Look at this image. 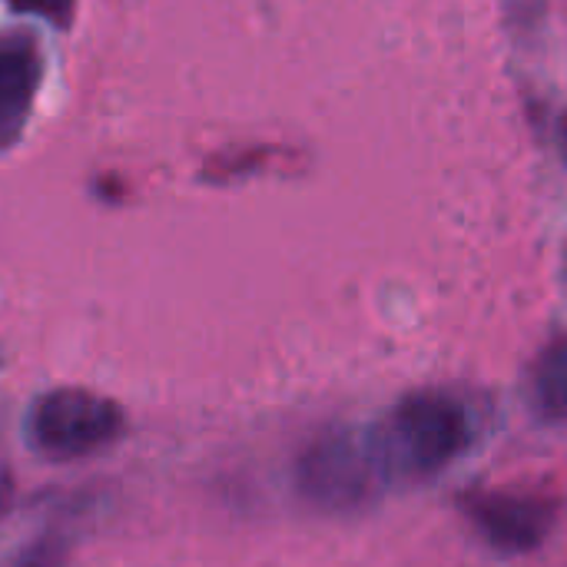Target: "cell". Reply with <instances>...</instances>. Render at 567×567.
<instances>
[{
	"mask_svg": "<svg viewBox=\"0 0 567 567\" xmlns=\"http://www.w3.org/2000/svg\"><path fill=\"white\" fill-rule=\"evenodd\" d=\"M472 435L475 425L458 395L422 389L389 412L375 445L389 482H429L468 452Z\"/></svg>",
	"mask_w": 567,
	"mask_h": 567,
	"instance_id": "cell-1",
	"label": "cell"
},
{
	"mask_svg": "<svg viewBox=\"0 0 567 567\" xmlns=\"http://www.w3.org/2000/svg\"><path fill=\"white\" fill-rule=\"evenodd\" d=\"M528 402L545 425H567V336L538 352L528 375Z\"/></svg>",
	"mask_w": 567,
	"mask_h": 567,
	"instance_id": "cell-6",
	"label": "cell"
},
{
	"mask_svg": "<svg viewBox=\"0 0 567 567\" xmlns=\"http://www.w3.org/2000/svg\"><path fill=\"white\" fill-rule=\"evenodd\" d=\"M20 13H37L43 20H53L56 27H70L73 20V0H10Z\"/></svg>",
	"mask_w": 567,
	"mask_h": 567,
	"instance_id": "cell-8",
	"label": "cell"
},
{
	"mask_svg": "<svg viewBox=\"0 0 567 567\" xmlns=\"http://www.w3.org/2000/svg\"><path fill=\"white\" fill-rule=\"evenodd\" d=\"M462 512L475 528V535L492 551L508 558L538 551L551 538L561 518L558 498L542 492H512V488L475 492L462 502Z\"/></svg>",
	"mask_w": 567,
	"mask_h": 567,
	"instance_id": "cell-4",
	"label": "cell"
},
{
	"mask_svg": "<svg viewBox=\"0 0 567 567\" xmlns=\"http://www.w3.org/2000/svg\"><path fill=\"white\" fill-rule=\"evenodd\" d=\"M10 495H13V482H10L7 468H0V518H3V512L10 505Z\"/></svg>",
	"mask_w": 567,
	"mask_h": 567,
	"instance_id": "cell-9",
	"label": "cell"
},
{
	"mask_svg": "<svg viewBox=\"0 0 567 567\" xmlns=\"http://www.w3.org/2000/svg\"><path fill=\"white\" fill-rule=\"evenodd\" d=\"M123 435V412L110 399L56 389L40 395L23 422V439L43 462H76L110 449Z\"/></svg>",
	"mask_w": 567,
	"mask_h": 567,
	"instance_id": "cell-3",
	"label": "cell"
},
{
	"mask_svg": "<svg viewBox=\"0 0 567 567\" xmlns=\"http://www.w3.org/2000/svg\"><path fill=\"white\" fill-rule=\"evenodd\" d=\"M292 482L309 508L322 515H359L379 498L389 475L375 435L329 425L302 445Z\"/></svg>",
	"mask_w": 567,
	"mask_h": 567,
	"instance_id": "cell-2",
	"label": "cell"
},
{
	"mask_svg": "<svg viewBox=\"0 0 567 567\" xmlns=\"http://www.w3.org/2000/svg\"><path fill=\"white\" fill-rule=\"evenodd\" d=\"M558 146H561V156H565L567 166V113L561 116V123H558Z\"/></svg>",
	"mask_w": 567,
	"mask_h": 567,
	"instance_id": "cell-10",
	"label": "cell"
},
{
	"mask_svg": "<svg viewBox=\"0 0 567 567\" xmlns=\"http://www.w3.org/2000/svg\"><path fill=\"white\" fill-rule=\"evenodd\" d=\"M63 555H66V542L53 532L27 542L23 548H17L0 567H63Z\"/></svg>",
	"mask_w": 567,
	"mask_h": 567,
	"instance_id": "cell-7",
	"label": "cell"
},
{
	"mask_svg": "<svg viewBox=\"0 0 567 567\" xmlns=\"http://www.w3.org/2000/svg\"><path fill=\"white\" fill-rule=\"evenodd\" d=\"M40 73V50L30 37L10 33L0 40V150L13 146L23 133Z\"/></svg>",
	"mask_w": 567,
	"mask_h": 567,
	"instance_id": "cell-5",
	"label": "cell"
},
{
	"mask_svg": "<svg viewBox=\"0 0 567 567\" xmlns=\"http://www.w3.org/2000/svg\"><path fill=\"white\" fill-rule=\"evenodd\" d=\"M565 282H567V246H565Z\"/></svg>",
	"mask_w": 567,
	"mask_h": 567,
	"instance_id": "cell-11",
	"label": "cell"
}]
</instances>
